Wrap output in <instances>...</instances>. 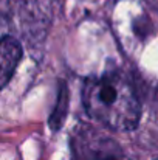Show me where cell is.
Listing matches in <instances>:
<instances>
[{
	"mask_svg": "<svg viewBox=\"0 0 158 160\" xmlns=\"http://www.w3.org/2000/svg\"><path fill=\"white\" fill-rule=\"evenodd\" d=\"M82 101L89 115L110 129L132 131L140 123V100L121 72H107L85 81Z\"/></svg>",
	"mask_w": 158,
	"mask_h": 160,
	"instance_id": "1",
	"label": "cell"
},
{
	"mask_svg": "<svg viewBox=\"0 0 158 160\" xmlns=\"http://www.w3.org/2000/svg\"><path fill=\"white\" fill-rule=\"evenodd\" d=\"M22 59V47L12 38L0 39V89H3L12 78Z\"/></svg>",
	"mask_w": 158,
	"mask_h": 160,
	"instance_id": "2",
	"label": "cell"
},
{
	"mask_svg": "<svg viewBox=\"0 0 158 160\" xmlns=\"http://www.w3.org/2000/svg\"><path fill=\"white\" fill-rule=\"evenodd\" d=\"M67 110H68V90H67L65 82H60L56 106L53 109V113L50 115V118H48V124H50V128H51L53 131L60 129V126L65 121Z\"/></svg>",
	"mask_w": 158,
	"mask_h": 160,
	"instance_id": "3",
	"label": "cell"
},
{
	"mask_svg": "<svg viewBox=\"0 0 158 160\" xmlns=\"http://www.w3.org/2000/svg\"><path fill=\"white\" fill-rule=\"evenodd\" d=\"M101 160H119V159H116L115 156H107V157H104V159H101Z\"/></svg>",
	"mask_w": 158,
	"mask_h": 160,
	"instance_id": "4",
	"label": "cell"
}]
</instances>
